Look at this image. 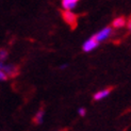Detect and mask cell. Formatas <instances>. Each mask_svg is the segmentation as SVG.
<instances>
[{
	"instance_id": "cell-5",
	"label": "cell",
	"mask_w": 131,
	"mask_h": 131,
	"mask_svg": "<svg viewBox=\"0 0 131 131\" xmlns=\"http://www.w3.org/2000/svg\"><path fill=\"white\" fill-rule=\"evenodd\" d=\"M111 89H102V90H99L98 92L94 94L93 96V99L95 101H101L103 99H106L107 97H109V95L111 94Z\"/></svg>"
},
{
	"instance_id": "cell-2",
	"label": "cell",
	"mask_w": 131,
	"mask_h": 131,
	"mask_svg": "<svg viewBox=\"0 0 131 131\" xmlns=\"http://www.w3.org/2000/svg\"><path fill=\"white\" fill-rule=\"evenodd\" d=\"M94 35L96 36L97 40L99 41V43L109 40V38L113 35V28H112V26H111V27H104V28L100 29Z\"/></svg>"
},
{
	"instance_id": "cell-6",
	"label": "cell",
	"mask_w": 131,
	"mask_h": 131,
	"mask_svg": "<svg viewBox=\"0 0 131 131\" xmlns=\"http://www.w3.org/2000/svg\"><path fill=\"white\" fill-rule=\"evenodd\" d=\"M80 0H61V5L63 10H75Z\"/></svg>"
},
{
	"instance_id": "cell-4",
	"label": "cell",
	"mask_w": 131,
	"mask_h": 131,
	"mask_svg": "<svg viewBox=\"0 0 131 131\" xmlns=\"http://www.w3.org/2000/svg\"><path fill=\"white\" fill-rule=\"evenodd\" d=\"M62 17L63 20L69 26H71V27H75L77 25V15L71 10H63Z\"/></svg>"
},
{
	"instance_id": "cell-12",
	"label": "cell",
	"mask_w": 131,
	"mask_h": 131,
	"mask_svg": "<svg viewBox=\"0 0 131 131\" xmlns=\"http://www.w3.org/2000/svg\"><path fill=\"white\" fill-rule=\"evenodd\" d=\"M126 28H127V30L130 32V33H131V18H130V19H128V20H127Z\"/></svg>"
},
{
	"instance_id": "cell-10",
	"label": "cell",
	"mask_w": 131,
	"mask_h": 131,
	"mask_svg": "<svg viewBox=\"0 0 131 131\" xmlns=\"http://www.w3.org/2000/svg\"><path fill=\"white\" fill-rule=\"evenodd\" d=\"M8 79H10L9 76H8V74H6L4 70L0 69V81H6Z\"/></svg>"
},
{
	"instance_id": "cell-3",
	"label": "cell",
	"mask_w": 131,
	"mask_h": 131,
	"mask_svg": "<svg viewBox=\"0 0 131 131\" xmlns=\"http://www.w3.org/2000/svg\"><path fill=\"white\" fill-rule=\"evenodd\" d=\"M0 69L4 70L8 74L9 78H14L18 76L19 74V68L14 64H4L3 61H0Z\"/></svg>"
},
{
	"instance_id": "cell-9",
	"label": "cell",
	"mask_w": 131,
	"mask_h": 131,
	"mask_svg": "<svg viewBox=\"0 0 131 131\" xmlns=\"http://www.w3.org/2000/svg\"><path fill=\"white\" fill-rule=\"evenodd\" d=\"M9 57V51L4 49V48H1L0 49V61H5L6 59Z\"/></svg>"
},
{
	"instance_id": "cell-11",
	"label": "cell",
	"mask_w": 131,
	"mask_h": 131,
	"mask_svg": "<svg viewBox=\"0 0 131 131\" xmlns=\"http://www.w3.org/2000/svg\"><path fill=\"white\" fill-rule=\"evenodd\" d=\"M78 114H79L80 117H84L86 115V109L83 108V107H80L79 109H78Z\"/></svg>"
},
{
	"instance_id": "cell-1",
	"label": "cell",
	"mask_w": 131,
	"mask_h": 131,
	"mask_svg": "<svg viewBox=\"0 0 131 131\" xmlns=\"http://www.w3.org/2000/svg\"><path fill=\"white\" fill-rule=\"evenodd\" d=\"M99 41L96 38V36L93 34L92 36H90L88 40H85L83 42L82 46H81V48L84 52H92V51H94L98 46H99Z\"/></svg>"
},
{
	"instance_id": "cell-8",
	"label": "cell",
	"mask_w": 131,
	"mask_h": 131,
	"mask_svg": "<svg viewBox=\"0 0 131 131\" xmlns=\"http://www.w3.org/2000/svg\"><path fill=\"white\" fill-rule=\"evenodd\" d=\"M44 117H45V111L44 109H40L33 117V123L35 125H42L44 122Z\"/></svg>"
},
{
	"instance_id": "cell-13",
	"label": "cell",
	"mask_w": 131,
	"mask_h": 131,
	"mask_svg": "<svg viewBox=\"0 0 131 131\" xmlns=\"http://www.w3.org/2000/svg\"><path fill=\"white\" fill-rule=\"evenodd\" d=\"M68 67V64L67 63H64V64H62L61 66H60V69H66Z\"/></svg>"
},
{
	"instance_id": "cell-7",
	"label": "cell",
	"mask_w": 131,
	"mask_h": 131,
	"mask_svg": "<svg viewBox=\"0 0 131 131\" xmlns=\"http://www.w3.org/2000/svg\"><path fill=\"white\" fill-rule=\"evenodd\" d=\"M126 24L127 20L124 16H118L114 18V20L112 21V28L113 29H123V28H126Z\"/></svg>"
}]
</instances>
